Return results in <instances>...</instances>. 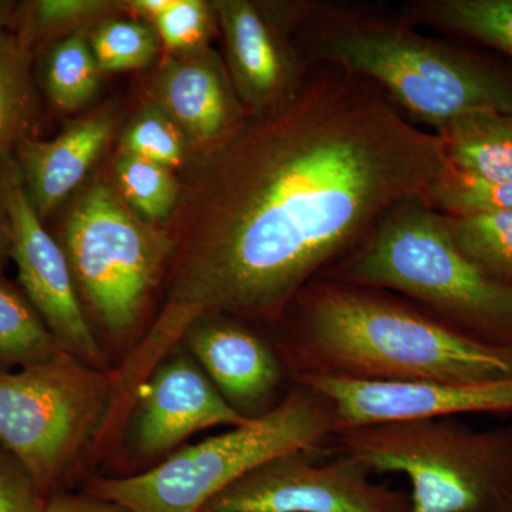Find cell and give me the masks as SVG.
Returning <instances> with one entry per match:
<instances>
[{"label":"cell","mask_w":512,"mask_h":512,"mask_svg":"<svg viewBox=\"0 0 512 512\" xmlns=\"http://www.w3.org/2000/svg\"><path fill=\"white\" fill-rule=\"evenodd\" d=\"M60 245L84 311L111 342H131L167 276L174 232L144 221L116 185L96 180L70 202Z\"/></svg>","instance_id":"cell-7"},{"label":"cell","mask_w":512,"mask_h":512,"mask_svg":"<svg viewBox=\"0 0 512 512\" xmlns=\"http://www.w3.org/2000/svg\"><path fill=\"white\" fill-rule=\"evenodd\" d=\"M278 352L293 380H512V353L457 332L403 296L319 278L286 312Z\"/></svg>","instance_id":"cell-2"},{"label":"cell","mask_w":512,"mask_h":512,"mask_svg":"<svg viewBox=\"0 0 512 512\" xmlns=\"http://www.w3.org/2000/svg\"><path fill=\"white\" fill-rule=\"evenodd\" d=\"M20 2L0 0V30H12L18 16Z\"/></svg>","instance_id":"cell-32"},{"label":"cell","mask_w":512,"mask_h":512,"mask_svg":"<svg viewBox=\"0 0 512 512\" xmlns=\"http://www.w3.org/2000/svg\"><path fill=\"white\" fill-rule=\"evenodd\" d=\"M296 40L311 66L369 80L434 133L476 111L512 114L511 60L431 39L402 19L312 3Z\"/></svg>","instance_id":"cell-3"},{"label":"cell","mask_w":512,"mask_h":512,"mask_svg":"<svg viewBox=\"0 0 512 512\" xmlns=\"http://www.w3.org/2000/svg\"><path fill=\"white\" fill-rule=\"evenodd\" d=\"M436 134L448 164L457 173L481 180H512V114H464Z\"/></svg>","instance_id":"cell-17"},{"label":"cell","mask_w":512,"mask_h":512,"mask_svg":"<svg viewBox=\"0 0 512 512\" xmlns=\"http://www.w3.org/2000/svg\"><path fill=\"white\" fill-rule=\"evenodd\" d=\"M89 42L101 73L146 69L156 62L161 42L150 23L111 16L89 30Z\"/></svg>","instance_id":"cell-25"},{"label":"cell","mask_w":512,"mask_h":512,"mask_svg":"<svg viewBox=\"0 0 512 512\" xmlns=\"http://www.w3.org/2000/svg\"><path fill=\"white\" fill-rule=\"evenodd\" d=\"M372 474L409 480V512H512V421L488 429L456 417L335 431L322 450Z\"/></svg>","instance_id":"cell-5"},{"label":"cell","mask_w":512,"mask_h":512,"mask_svg":"<svg viewBox=\"0 0 512 512\" xmlns=\"http://www.w3.org/2000/svg\"><path fill=\"white\" fill-rule=\"evenodd\" d=\"M404 22L473 40L512 62V0H414Z\"/></svg>","instance_id":"cell-19"},{"label":"cell","mask_w":512,"mask_h":512,"mask_svg":"<svg viewBox=\"0 0 512 512\" xmlns=\"http://www.w3.org/2000/svg\"><path fill=\"white\" fill-rule=\"evenodd\" d=\"M133 443L146 458L173 454L188 437L211 427L244 426L252 419L229 406L194 357L177 348L138 387Z\"/></svg>","instance_id":"cell-13"},{"label":"cell","mask_w":512,"mask_h":512,"mask_svg":"<svg viewBox=\"0 0 512 512\" xmlns=\"http://www.w3.org/2000/svg\"><path fill=\"white\" fill-rule=\"evenodd\" d=\"M117 154L146 158L173 171L187 167L194 157L180 127L151 101L124 126Z\"/></svg>","instance_id":"cell-26"},{"label":"cell","mask_w":512,"mask_h":512,"mask_svg":"<svg viewBox=\"0 0 512 512\" xmlns=\"http://www.w3.org/2000/svg\"><path fill=\"white\" fill-rule=\"evenodd\" d=\"M67 355L25 292L0 269V366L23 369Z\"/></svg>","instance_id":"cell-21"},{"label":"cell","mask_w":512,"mask_h":512,"mask_svg":"<svg viewBox=\"0 0 512 512\" xmlns=\"http://www.w3.org/2000/svg\"><path fill=\"white\" fill-rule=\"evenodd\" d=\"M153 26L168 55L211 46V39L218 32L214 5L207 0H174Z\"/></svg>","instance_id":"cell-28"},{"label":"cell","mask_w":512,"mask_h":512,"mask_svg":"<svg viewBox=\"0 0 512 512\" xmlns=\"http://www.w3.org/2000/svg\"><path fill=\"white\" fill-rule=\"evenodd\" d=\"M163 308L119 369L134 392L197 320L278 323L394 205L446 173L421 130L369 80L315 64L281 109L248 116L187 165Z\"/></svg>","instance_id":"cell-1"},{"label":"cell","mask_w":512,"mask_h":512,"mask_svg":"<svg viewBox=\"0 0 512 512\" xmlns=\"http://www.w3.org/2000/svg\"><path fill=\"white\" fill-rule=\"evenodd\" d=\"M148 101L180 127L194 157L227 140L248 117L224 57L211 46L168 55L151 83Z\"/></svg>","instance_id":"cell-14"},{"label":"cell","mask_w":512,"mask_h":512,"mask_svg":"<svg viewBox=\"0 0 512 512\" xmlns=\"http://www.w3.org/2000/svg\"><path fill=\"white\" fill-rule=\"evenodd\" d=\"M35 60L36 53L15 32L0 30V160L37 138L42 96Z\"/></svg>","instance_id":"cell-18"},{"label":"cell","mask_w":512,"mask_h":512,"mask_svg":"<svg viewBox=\"0 0 512 512\" xmlns=\"http://www.w3.org/2000/svg\"><path fill=\"white\" fill-rule=\"evenodd\" d=\"M443 217L451 241L471 264L512 285V212Z\"/></svg>","instance_id":"cell-23"},{"label":"cell","mask_w":512,"mask_h":512,"mask_svg":"<svg viewBox=\"0 0 512 512\" xmlns=\"http://www.w3.org/2000/svg\"><path fill=\"white\" fill-rule=\"evenodd\" d=\"M423 200L440 214L460 215L512 212V180L490 181L448 168Z\"/></svg>","instance_id":"cell-27"},{"label":"cell","mask_w":512,"mask_h":512,"mask_svg":"<svg viewBox=\"0 0 512 512\" xmlns=\"http://www.w3.org/2000/svg\"><path fill=\"white\" fill-rule=\"evenodd\" d=\"M117 127V111L101 109L73 121L52 140L30 138L16 148L13 158L26 194L43 221L82 190Z\"/></svg>","instance_id":"cell-16"},{"label":"cell","mask_w":512,"mask_h":512,"mask_svg":"<svg viewBox=\"0 0 512 512\" xmlns=\"http://www.w3.org/2000/svg\"><path fill=\"white\" fill-rule=\"evenodd\" d=\"M43 512H131L111 501L93 495L62 494L49 498Z\"/></svg>","instance_id":"cell-30"},{"label":"cell","mask_w":512,"mask_h":512,"mask_svg":"<svg viewBox=\"0 0 512 512\" xmlns=\"http://www.w3.org/2000/svg\"><path fill=\"white\" fill-rule=\"evenodd\" d=\"M0 185L10 224V258L20 286L64 352L103 369V349L80 301L62 245L45 228L20 177L13 154L0 160Z\"/></svg>","instance_id":"cell-11"},{"label":"cell","mask_w":512,"mask_h":512,"mask_svg":"<svg viewBox=\"0 0 512 512\" xmlns=\"http://www.w3.org/2000/svg\"><path fill=\"white\" fill-rule=\"evenodd\" d=\"M111 0H32L20 2L12 32L36 53V47L60 35L93 29L119 12Z\"/></svg>","instance_id":"cell-24"},{"label":"cell","mask_w":512,"mask_h":512,"mask_svg":"<svg viewBox=\"0 0 512 512\" xmlns=\"http://www.w3.org/2000/svg\"><path fill=\"white\" fill-rule=\"evenodd\" d=\"M8 258H10V224L2 185H0V269Z\"/></svg>","instance_id":"cell-31"},{"label":"cell","mask_w":512,"mask_h":512,"mask_svg":"<svg viewBox=\"0 0 512 512\" xmlns=\"http://www.w3.org/2000/svg\"><path fill=\"white\" fill-rule=\"evenodd\" d=\"M372 476L350 457L320 461L313 450L292 451L249 471L200 512H409V494Z\"/></svg>","instance_id":"cell-9"},{"label":"cell","mask_w":512,"mask_h":512,"mask_svg":"<svg viewBox=\"0 0 512 512\" xmlns=\"http://www.w3.org/2000/svg\"><path fill=\"white\" fill-rule=\"evenodd\" d=\"M295 383L325 396L338 430L392 421L448 419L474 413H512V380L484 383L363 382L305 376Z\"/></svg>","instance_id":"cell-12"},{"label":"cell","mask_w":512,"mask_h":512,"mask_svg":"<svg viewBox=\"0 0 512 512\" xmlns=\"http://www.w3.org/2000/svg\"><path fill=\"white\" fill-rule=\"evenodd\" d=\"M46 503L43 488L0 444V512H43Z\"/></svg>","instance_id":"cell-29"},{"label":"cell","mask_w":512,"mask_h":512,"mask_svg":"<svg viewBox=\"0 0 512 512\" xmlns=\"http://www.w3.org/2000/svg\"><path fill=\"white\" fill-rule=\"evenodd\" d=\"M336 429L329 400L296 383L274 409L244 426L174 451L144 473L94 478L86 494L131 512H200L215 495L265 461L292 451L322 450Z\"/></svg>","instance_id":"cell-6"},{"label":"cell","mask_w":512,"mask_h":512,"mask_svg":"<svg viewBox=\"0 0 512 512\" xmlns=\"http://www.w3.org/2000/svg\"><path fill=\"white\" fill-rule=\"evenodd\" d=\"M322 278L396 293L467 338L512 353V285L471 264L423 197L394 205Z\"/></svg>","instance_id":"cell-4"},{"label":"cell","mask_w":512,"mask_h":512,"mask_svg":"<svg viewBox=\"0 0 512 512\" xmlns=\"http://www.w3.org/2000/svg\"><path fill=\"white\" fill-rule=\"evenodd\" d=\"M101 74L90 46L89 30H80L50 45L36 79L40 93L56 110L72 113L96 97Z\"/></svg>","instance_id":"cell-20"},{"label":"cell","mask_w":512,"mask_h":512,"mask_svg":"<svg viewBox=\"0 0 512 512\" xmlns=\"http://www.w3.org/2000/svg\"><path fill=\"white\" fill-rule=\"evenodd\" d=\"M116 387L114 370L70 355L0 372V444L46 493L107 429Z\"/></svg>","instance_id":"cell-8"},{"label":"cell","mask_w":512,"mask_h":512,"mask_svg":"<svg viewBox=\"0 0 512 512\" xmlns=\"http://www.w3.org/2000/svg\"><path fill=\"white\" fill-rule=\"evenodd\" d=\"M224 62L248 116H262L295 99L312 66L298 46L312 2L212 0Z\"/></svg>","instance_id":"cell-10"},{"label":"cell","mask_w":512,"mask_h":512,"mask_svg":"<svg viewBox=\"0 0 512 512\" xmlns=\"http://www.w3.org/2000/svg\"><path fill=\"white\" fill-rule=\"evenodd\" d=\"M187 348L232 409L256 419L274 409L288 370L272 348L239 319L208 316L184 336Z\"/></svg>","instance_id":"cell-15"},{"label":"cell","mask_w":512,"mask_h":512,"mask_svg":"<svg viewBox=\"0 0 512 512\" xmlns=\"http://www.w3.org/2000/svg\"><path fill=\"white\" fill-rule=\"evenodd\" d=\"M114 185L138 217L161 227L173 220L183 194L175 171L130 154H117Z\"/></svg>","instance_id":"cell-22"}]
</instances>
